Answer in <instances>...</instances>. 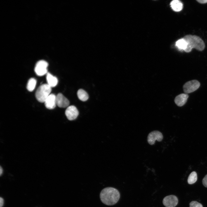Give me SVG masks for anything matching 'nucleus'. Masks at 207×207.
I'll return each instance as SVG.
<instances>
[{"instance_id": "f257e3e1", "label": "nucleus", "mask_w": 207, "mask_h": 207, "mask_svg": "<svg viewBox=\"0 0 207 207\" xmlns=\"http://www.w3.org/2000/svg\"><path fill=\"white\" fill-rule=\"evenodd\" d=\"M120 198L119 191L112 187H107L103 189L100 194L101 201L104 204L111 206L116 204Z\"/></svg>"}, {"instance_id": "f03ea898", "label": "nucleus", "mask_w": 207, "mask_h": 207, "mask_svg": "<svg viewBox=\"0 0 207 207\" xmlns=\"http://www.w3.org/2000/svg\"><path fill=\"white\" fill-rule=\"evenodd\" d=\"M183 38L187 43V48L184 50L187 53L191 52L193 48L200 51H203L205 48V43L199 36L195 35H187Z\"/></svg>"}, {"instance_id": "7ed1b4c3", "label": "nucleus", "mask_w": 207, "mask_h": 207, "mask_svg": "<svg viewBox=\"0 0 207 207\" xmlns=\"http://www.w3.org/2000/svg\"><path fill=\"white\" fill-rule=\"evenodd\" d=\"M51 91V88L47 84H42L36 92L35 96L37 99L40 102H44L50 94Z\"/></svg>"}, {"instance_id": "20e7f679", "label": "nucleus", "mask_w": 207, "mask_h": 207, "mask_svg": "<svg viewBox=\"0 0 207 207\" xmlns=\"http://www.w3.org/2000/svg\"><path fill=\"white\" fill-rule=\"evenodd\" d=\"M200 83L197 80H193L186 83L183 86L184 92L187 94L196 90L200 86Z\"/></svg>"}, {"instance_id": "39448f33", "label": "nucleus", "mask_w": 207, "mask_h": 207, "mask_svg": "<svg viewBox=\"0 0 207 207\" xmlns=\"http://www.w3.org/2000/svg\"><path fill=\"white\" fill-rule=\"evenodd\" d=\"M48 63L45 61L41 60L37 62L34 68L36 74L38 76H41L48 73Z\"/></svg>"}, {"instance_id": "423d86ee", "label": "nucleus", "mask_w": 207, "mask_h": 207, "mask_svg": "<svg viewBox=\"0 0 207 207\" xmlns=\"http://www.w3.org/2000/svg\"><path fill=\"white\" fill-rule=\"evenodd\" d=\"M163 138V135L160 132L154 131L150 132L148 135L147 141L150 144L152 145L155 143L156 140L160 141Z\"/></svg>"}, {"instance_id": "0eeeda50", "label": "nucleus", "mask_w": 207, "mask_h": 207, "mask_svg": "<svg viewBox=\"0 0 207 207\" xmlns=\"http://www.w3.org/2000/svg\"><path fill=\"white\" fill-rule=\"evenodd\" d=\"M65 114L69 120H72L77 118L79 112L75 106L72 105L67 108L65 112Z\"/></svg>"}, {"instance_id": "6e6552de", "label": "nucleus", "mask_w": 207, "mask_h": 207, "mask_svg": "<svg viewBox=\"0 0 207 207\" xmlns=\"http://www.w3.org/2000/svg\"><path fill=\"white\" fill-rule=\"evenodd\" d=\"M178 202L177 198L173 195L167 196L163 200V203L166 207H175L178 204Z\"/></svg>"}, {"instance_id": "1a4fd4ad", "label": "nucleus", "mask_w": 207, "mask_h": 207, "mask_svg": "<svg viewBox=\"0 0 207 207\" xmlns=\"http://www.w3.org/2000/svg\"><path fill=\"white\" fill-rule=\"evenodd\" d=\"M57 105L60 108H65L69 106V100L62 94L59 93L56 96Z\"/></svg>"}, {"instance_id": "9d476101", "label": "nucleus", "mask_w": 207, "mask_h": 207, "mask_svg": "<svg viewBox=\"0 0 207 207\" xmlns=\"http://www.w3.org/2000/svg\"><path fill=\"white\" fill-rule=\"evenodd\" d=\"M44 103L47 108L50 110L54 108L57 105L56 96L54 94H51Z\"/></svg>"}, {"instance_id": "9b49d317", "label": "nucleus", "mask_w": 207, "mask_h": 207, "mask_svg": "<svg viewBox=\"0 0 207 207\" xmlns=\"http://www.w3.org/2000/svg\"><path fill=\"white\" fill-rule=\"evenodd\" d=\"M188 97L189 95L187 94L181 93L175 97L174 101L177 106L181 107L185 104Z\"/></svg>"}, {"instance_id": "f8f14e48", "label": "nucleus", "mask_w": 207, "mask_h": 207, "mask_svg": "<svg viewBox=\"0 0 207 207\" xmlns=\"http://www.w3.org/2000/svg\"><path fill=\"white\" fill-rule=\"evenodd\" d=\"M46 78L47 84L51 88L56 86L57 85L58 82L57 78L50 73L48 72L47 74Z\"/></svg>"}, {"instance_id": "ddd939ff", "label": "nucleus", "mask_w": 207, "mask_h": 207, "mask_svg": "<svg viewBox=\"0 0 207 207\" xmlns=\"http://www.w3.org/2000/svg\"><path fill=\"white\" fill-rule=\"evenodd\" d=\"M170 6L172 9L175 12H179L183 8V4L178 0L172 1L170 3Z\"/></svg>"}, {"instance_id": "4468645a", "label": "nucleus", "mask_w": 207, "mask_h": 207, "mask_svg": "<svg viewBox=\"0 0 207 207\" xmlns=\"http://www.w3.org/2000/svg\"><path fill=\"white\" fill-rule=\"evenodd\" d=\"M77 96L79 99L82 101H85L89 98V96L87 93L84 90L80 89L77 93Z\"/></svg>"}, {"instance_id": "2eb2a0df", "label": "nucleus", "mask_w": 207, "mask_h": 207, "mask_svg": "<svg viewBox=\"0 0 207 207\" xmlns=\"http://www.w3.org/2000/svg\"><path fill=\"white\" fill-rule=\"evenodd\" d=\"M37 83L36 80L34 78H30L27 83L26 88L29 91H32L35 89Z\"/></svg>"}, {"instance_id": "dca6fc26", "label": "nucleus", "mask_w": 207, "mask_h": 207, "mask_svg": "<svg viewBox=\"0 0 207 207\" xmlns=\"http://www.w3.org/2000/svg\"><path fill=\"white\" fill-rule=\"evenodd\" d=\"M176 45L179 49L184 50L187 48V43L183 38L176 41Z\"/></svg>"}, {"instance_id": "f3484780", "label": "nucleus", "mask_w": 207, "mask_h": 207, "mask_svg": "<svg viewBox=\"0 0 207 207\" xmlns=\"http://www.w3.org/2000/svg\"><path fill=\"white\" fill-rule=\"evenodd\" d=\"M197 179V175L195 171L192 172L189 175L187 179L188 183L192 184L195 183Z\"/></svg>"}, {"instance_id": "a211bd4d", "label": "nucleus", "mask_w": 207, "mask_h": 207, "mask_svg": "<svg viewBox=\"0 0 207 207\" xmlns=\"http://www.w3.org/2000/svg\"><path fill=\"white\" fill-rule=\"evenodd\" d=\"M189 204V207H203L201 204L196 201L191 202Z\"/></svg>"}, {"instance_id": "6ab92c4d", "label": "nucleus", "mask_w": 207, "mask_h": 207, "mask_svg": "<svg viewBox=\"0 0 207 207\" xmlns=\"http://www.w3.org/2000/svg\"><path fill=\"white\" fill-rule=\"evenodd\" d=\"M202 183L204 186L207 187V174L203 178Z\"/></svg>"}, {"instance_id": "aec40b11", "label": "nucleus", "mask_w": 207, "mask_h": 207, "mask_svg": "<svg viewBox=\"0 0 207 207\" xmlns=\"http://www.w3.org/2000/svg\"><path fill=\"white\" fill-rule=\"evenodd\" d=\"M4 200L3 198H0V207H2L4 204Z\"/></svg>"}, {"instance_id": "412c9836", "label": "nucleus", "mask_w": 207, "mask_h": 207, "mask_svg": "<svg viewBox=\"0 0 207 207\" xmlns=\"http://www.w3.org/2000/svg\"><path fill=\"white\" fill-rule=\"evenodd\" d=\"M196 1L198 3L201 4L207 3V0H197Z\"/></svg>"}, {"instance_id": "4be33fe9", "label": "nucleus", "mask_w": 207, "mask_h": 207, "mask_svg": "<svg viewBox=\"0 0 207 207\" xmlns=\"http://www.w3.org/2000/svg\"><path fill=\"white\" fill-rule=\"evenodd\" d=\"M3 172V170L1 166H0V175L1 176Z\"/></svg>"}]
</instances>
